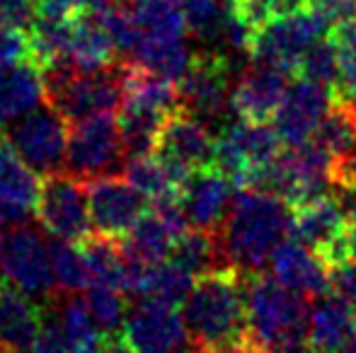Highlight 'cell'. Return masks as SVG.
I'll return each instance as SVG.
<instances>
[{
	"mask_svg": "<svg viewBox=\"0 0 356 353\" xmlns=\"http://www.w3.org/2000/svg\"><path fill=\"white\" fill-rule=\"evenodd\" d=\"M330 39L337 51L339 66V94L356 102V19L330 29Z\"/></svg>",
	"mask_w": 356,
	"mask_h": 353,
	"instance_id": "obj_39",
	"label": "cell"
},
{
	"mask_svg": "<svg viewBox=\"0 0 356 353\" xmlns=\"http://www.w3.org/2000/svg\"><path fill=\"white\" fill-rule=\"evenodd\" d=\"M177 102L207 126L220 123L230 107V61L220 51L192 53L187 71L177 83Z\"/></svg>",
	"mask_w": 356,
	"mask_h": 353,
	"instance_id": "obj_7",
	"label": "cell"
},
{
	"mask_svg": "<svg viewBox=\"0 0 356 353\" xmlns=\"http://www.w3.org/2000/svg\"><path fill=\"white\" fill-rule=\"evenodd\" d=\"M310 143L320 148L332 162L354 155L356 148V102L337 94L325 117L315 126Z\"/></svg>",
	"mask_w": 356,
	"mask_h": 353,
	"instance_id": "obj_26",
	"label": "cell"
},
{
	"mask_svg": "<svg viewBox=\"0 0 356 353\" xmlns=\"http://www.w3.org/2000/svg\"><path fill=\"white\" fill-rule=\"evenodd\" d=\"M29 353H66V336H63L61 325L44 317V325L39 329Z\"/></svg>",
	"mask_w": 356,
	"mask_h": 353,
	"instance_id": "obj_43",
	"label": "cell"
},
{
	"mask_svg": "<svg viewBox=\"0 0 356 353\" xmlns=\"http://www.w3.org/2000/svg\"><path fill=\"white\" fill-rule=\"evenodd\" d=\"M245 312H248V339L257 349L269 353L279 344L305 336L308 307L305 298L296 295L272 273L248 271L243 276Z\"/></svg>",
	"mask_w": 356,
	"mask_h": 353,
	"instance_id": "obj_3",
	"label": "cell"
},
{
	"mask_svg": "<svg viewBox=\"0 0 356 353\" xmlns=\"http://www.w3.org/2000/svg\"><path fill=\"white\" fill-rule=\"evenodd\" d=\"M194 278L197 276H192V273L184 271L182 266H177L170 259L150 264L141 298H150V300L165 302V305L182 307V302L187 300L189 291L194 286Z\"/></svg>",
	"mask_w": 356,
	"mask_h": 353,
	"instance_id": "obj_35",
	"label": "cell"
},
{
	"mask_svg": "<svg viewBox=\"0 0 356 353\" xmlns=\"http://www.w3.org/2000/svg\"><path fill=\"white\" fill-rule=\"evenodd\" d=\"M334 97H337V92L318 85V83L305 80V78L289 83L282 104L274 114V126H277L274 131L282 138V143H286L289 148L308 143L320 119L334 102Z\"/></svg>",
	"mask_w": 356,
	"mask_h": 353,
	"instance_id": "obj_17",
	"label": "cell"
},
{
	"mask_svg": "<svg viewBox=\"0 0 356 353\" xmlns=\"http://www.w3.org/2000/svg\"><path fill=\"white\" fill-rule=\"evenodd\" d=\"M182 5L187 32L202 42L220 37L225 17L233 10V0H182Z\"/></svg>",
	"mask_w": 356,
	"mask_h": 353,
	"instance_id": "obj_38",
	"label": "cell"
},
{
	"mask_svg": "<svg viewBox=\"0 0 356 353\" xmlns=\"http://www.w3.org/2000/svg\"><path fill=\"white\" fill-rule=\"evenodd\" d=\"M129 8L143 34L184 37L187 32L182 0H129Z\"/></svg>",
	"mask_w": 356,
	"mask_h": 353,
	"instance_id": "obj_34",
	"label": "cell"
},
{
	"mask_svg": "<svg viewBox=\"0 0 356 353\" xmlns=\"http://www.w3.org/2000/svg\"><path fill=\"white\" fill-rule=\"evenodd\" d=\"M0 138H3V133H0Z\"/></svg>",
	"mask_w": 356,
	"mask_h": 353,
	"instance_id": "obj_49",
	"label": "cell"
},
{
	"mask_svg": "<svg viewBox=\"0 0 356 353\" xmlns=\"http://www.w3.org/2000/svg\"><path fill=\"white\" fill-rule=\"evenodd\" d=\"M131 58L138 66L148 68L150 73L168 80L177 83L182 78V73L189 66V53L187 44L182 37H158V34H143L138 42L136 51L131 53Z\"/></svg>",
	"mask_w": 356,
	"mask_h": 353,
	"instance_id": "obj_31",
	"label": "cell"
},
{
	"mask_svg": "<svg viewBox=\"0 0 356 353\" xmlns=\"http://www.w3.org/2000/svg\"><path fill=\"white\" fill-rule=\"evenodd\" d=\"M66 66L80 73L104 71L117 66V46L99 19L88 12L73 15V34Z\"/></svg>",
	"mask_w": 356,
	"mask_h": 353,
	"instance_id": "obj_24",
	"label": "cell"
},
{
	"mask_svg": "<svg viewBox=\"0 0 356 353\" xmlns=\"http://www.w3.org/2000/svg\"><path fill=\"white\" fill-rule=\"evenodd\" d=\"M296 76L305 78V80H310V83H318V85L339 94L337 51H334V44H332V39H330V34H323V37L315 39V42L305 49L298 66H296Z\"/></svg>",
	"mask_w": 356,
	"mask_h": 353,
	"instance_id": "obj_36",
	"label": "cell"
},
{
	"mask_svg": "<svg viewBox=\"0 0 356 353\" xmlns=\"http://www.w3.org/2000/svg\"><path fill=\"white\" fill-rule=\"evenodd\" d=\"M44 325V307L8 281L0 283V351L29 353Z\"/></svg>",
	"mask_w": 356,
	"mask_h": 353,
	"instance_id": "obj_21",
	"label": "cell"
},
{
	"mask_svg": "<svg viewBox=\"0 0 356 353\" xmlns=\"http://www.w3.org/2000/svg\"><path fill=\"white\" fill-rule=\"evenodd\" d=\"M49 266H51L54 286L63 293H80L90 286V273L85 264L83 250L78 242H68L61 237H54L47 245Z\"/></svg>",
	"mask_w": 356,
	"mask_h": 353,
	"instance_id": "obj_33",
	"label": "cell"
},
{
	"mask_svg": "<svg viewBox=\"0 0 356 353\" xmlns=\"http://www.w3.org/2000/svg\"><path fill=\"white\" fill-rule=\"evenodd\" d=\"M124 150L114 114H95L68 123L66 172L88 182L119 165Z\"/></svg>",
	"mask_w": 356,
	"mask_h": 353,
	"instance_id": "obj_10",
	"label": "cell"
},
{
	"mask_svg": "<svg viewBox=\"0 0 356 353\" xmlns=\"http://www.w3.org/2000/svg\"><path fill=\"white\" fill-rule=\"evenodd\" d=\"M32 49H29V34L24 27L13 24H0V68L17 66L29 61Z\"/></svg>",
	"mask_w": 356,
	"mask_h": 353,
	"instance_id": "obj_41",
	"label": "cell"
},
{
	"mask_svg": "<svg viewBox=\"0 0 356 353\" xmlns=\"http://www.w3.org/2000/svg\"><path fill=\"white\" fill-rule=\"evenodd\" d=\"M349 221L334 196H318L289 211V237L303 242L320 259L334 268L349 261Z\"/></svg>",
	"mask_w": 356,
	"mask_h": 353,
	"instance_id": "obj_9",
	"label": "cell"
},
{
	"mask_svg": "<svg viewBox=\"0 0 356 353\" xmlns=\"http://www.w3.org/2000/svg\"><path fill=\"white\" fill-rule=\"evenodd\" d=\"M122 336L136 353H184L192 341L182 312L150 298L127 310Z\"/></svg>",
	"mask_w": 356,
	"mask_h": 353,
	"instance_id": "obj_14",
	"label": "cell"
},
{
	"mask_svg": "<svg viewBox=\"0 0 356 353\" xmlns=\"http://www.w3.org/2000/svg\"><path fill=\"white\" fill-rule=\"evenodd\" d=\"M168 259L182 266L192 276L233 266L225 257L218 230H199V227H187L182 235H177Z\"/></svg>",
	"mask_w": 356,
	"mask_h": 353,
	"instance_id": "obj_28",
	"label": "cell"
},
{
	"mask_svg": "<svg viewBox=\"0 0 356 353\" xmlns=\"http://www.w3.org/2000/svg\"><path fill=\"white\" fill-rule=\"evenodd\" d=\"M0 273L10 286L32 298H51L54 276L49 250L34 227L17 223L0 232Z\"/></svg>",
	"mask_w": 356,
	"mask_h": 353,
	"instance_id": "obj_11",
	"label": "cell"
},
{
	"mask_svg": "<svg viewBox=\"0 0 356 353\" xmlns=\"http://www.w3.org/2000/svg\"><path fill=\"white\" fill-rule=\"evenodd\" d=\"M8 141L34 172L51 175L66 162L68 121L44 102L13 123Z\"/></svg>",
	"mask_w": 356,
	"mask_h": 353,
	"instance_id": "obj_12",
	"label": "cell"
},
{
	"mask_svg": "<svg viewBox=\"0 0 356 353\" xmlns=\"http://www.w3.org/2000/svg\"><path fill=\"white\" fill-rule=\"evenodd\" d=\"M153 153L184 172L207 170L213 167L216 138L207 123L192 117L187 109L175 107L165 117Z\"/></svg>",
	"mask_w": 356,
	"mask_h": 353,
	"instance_id": "obj_16",
	"label": "cell"
},
{
	"mask_svg": "<svg viewBox=\"0 0 356 353\" xmlns=\"http://www.w3.org/2000/svg\"><path fill=\"white\" fill-rule=\"evenodd\" d=\"M32 213H27L24 208L13 206L10 201L0 198V227H8V225H17V223H24Z\"/></svg>",
	"mask_w": 356,
	"mask_h": 353,
	"instance_id": "obj_45",
	"label": "cell"
},
{
	"mask_svg": "<svg viewBox=\"0 0 356 353\" xmlns=\"http://www.w3.org/2000/svg\"><path fill=\"white\" fill-rule=\"evenodd\" d=\"M85 307H88L90 317L104 336L119 334V327L124 325V317H127V300H124L122 291L90 283L88 295H85Z\"/></svg>",
	"mask_w": 356,
	"mask_h": 353,
	"instance_id": "obj_37",
	"label": "cell"
},
{
	"mask_svg": "<svg viewBox=\"0 0 356 353\" xmlns=\"http://www.w3.org/2000/svg\"><path fill=\"white\" fill-rule=\"evenodd\" d=\"M323 34L325 29L313 17V12L303 8L298 12L284 15V17H277L254 29L248 56L252 58V63L296 73V66H298L305 49Z\"/></svg>",
	"mask_w": 356,
	"mask_h": 353,
	"instance_id": "obj_13",
	"label": "cell"
},
{
	"mask_svg": "<svg viewBox=\"0 0 356 353\" xmlns=\"http://www.w3.org/2000/svg\"><path fill=\"white\" fill-rule=\"evenodd\" d=\"M182 317L192 344L233 346L248 339V312L240 268L225 266L194 278Z\"/></svg>",
	"mask_w": 356,
	"mask_h": 353,
	"instance_id": "obj_2",
	"label": "cell"
},
{
	"mask_svg": "<svg viewBox=\"0 0 356 353\" xmlns=\"http://www.w3.org/2000/svg\"><path fill=\"white\" fill-rule=\"evenodd\" d=\"M330 167L332 160L315 143L308 141L279 153L259 179L257 189H267L289 208H296L325 196L330 189Z\"/></svg>",
	"mask_w": 356,
	"mask_h": 353,
	"instance_id": "obj_6",
	"label": "cell"
},
{
	"mask_svg": "<svg viewBox=\"0 0 356 353\" xmlns=\"http://www.w3.org/2000/svg\"><path fill=\"white\" fill-rule=\"evenodd\" d=\"M267 189H240L218 227L228 261L245 271H262L272 252L289 237V211Z\"/></svg>",
	"mask_w": 356,
	"mask_h": 353,
	"instance_id": "obj_1",
	"label": "cell"
},
{
	"mask_svg": "<svg viewBox=\"0 0 356 353\" xmlns=\"http://www.w3.org/2000/svg\"><path fill=\"white\" fill-rule=\"evenodd\" d=\"M102 353H136V351L127 344V339H124L122 334H109V336H104Z\"/></svg>",
	"mask_w": 356,
	"mask_h": 353,
	"instance_id": "obj_46",
	"label": "cell"
},
{
	"mask_svg": "<svg viewBox=\"0 0 356 353\" xmlns=\"http://www.w3.org/2000/svg\"><path fill=\"white\" fill-rule=\"evenodd\" d=\"M339 353H356V325H354V332H352V336L347 339V344L342 346V351Z\"/></svg>",
	"mask_w": 356,
	"mask_h": 353,
	"instance_id": "obj_48",
	"label": "cell"
},
{
	"mask_svg": "<svg viewBox=\"0 0 356 353\" xmlns=\"http://www.w3.org/2000/svg\"><path fill=\"white\" fill-rule=\"evenodd\" d=\"M286 87H289V73L286 71L252 63L230 89L228 104L238 114V119L252 123H267L277 114Z\"/></svg>",
	"mask_w": 356,
	"mask_h": 353,
	"instance_id": "obj_18",
	"label": "cell"
},
{
	"mask_svg": "<svg viewBox=\"0 0 356 353\" xmlns=\"http://www.w3.org/2000/svg\"><path fill=\"white\" fill-rule=\"evenodd\" d=\"M168 114L170 112H163V109L122 99V107H119V117H117L122 150L129 157L153 153L155 143H158V133L163 128V121Z\"/></svg>",
	"mask_w": 356,
	"mask_h": 353,
	"instance_id": "obj_29",
	"label": "cell"
},
{
	"mask_svg": "<svg viewBox=\"0 0 356 353\" xmlns=\"http://www.w3.org/2000/svg\"><path fill=\"white\" fill-rule=\"evenodd\" d=\"M308 8V0H233V12L252 29Z\"/></svg>",
	"mask_w": 356,
	"mask_h": 353,
	"instance_id": "obj_40",
	"label": "cell"
},
{
	"mask_svg": "<svg viewBox=\"0 0 356 353\" xmlns=\"http://www.w3.org/2000/svg\"><path fill=\"white\" fill-rule=\"evenodd\" d=\"M122 66L80 73L61 63L47 71V99L68 123L95 114H114L122 107Z\"/></svg>",
	"mask_w": 356,
	"mask_h": 353,
	"instance_id": "obj_4",
	"label": "cell"
},
{
	"mask_svg": "<svg viewBox=\"0 0 356 353\" xmlns=\"http://www.w3.org/2000/svg\"><path fill=\"white\" fill-rule=\"evenodd\" d=\"M308 10L325 29V34L356 19V0H308Z\"/></svg>",
	"mask_w": 356,
	"mask_h": 353,
	"instance_id": "obj_42",
	"label": "cell"
},
{
	"mask_svg": "<svg viewBox=\"0 0 356 353\" xmlns=\"http://www.w3.org/2000/svg\"><path fill=\"white\" fill-rule=\"evenodd\" d=\"M90 0H37L34 12L37 15H54V17H71L88 8Z\"/></svg>",
	"mask_w": 356,
	"mask_h": 353,
	"instance_id": "obj_44",
	"label": "cell"
},
{
	"mask_svg": "<svg viewBox=\"0 0 356 353\" xmlns=\"http://www.w3.org/2000/svg\"><path fill=\"white\" fill-rule=\"evenodd\" d=\"M272 276L300 298H318L330 291V268L303 242L286 237L269 257Z\"/></svg>",
	"mask_w": 356,
	"mask_h": 353,
	"instance_id": "obj_20",
	"label": "cell"
},
{
	"mask_svg": "<svg viewBox=\"0 0 356 353\" xmlns=\"http://www.w3.org/2000/svg\"><path fill=\"white\" fill-rule=\"evenodd\" d=\"M42 177L17 155L8 138H0V198L34 213Z\"/></svg>",
	"mask_w": 356,
	"mask_h": 353,
	"instance_id": "obj_30",
	"label": "cell"
},
{
	"mask_svg": "<svg viewBox=\"0 0 356 353\" xmlns=\"http://www.w3.org/2000/svg\"><path fill=\"white\" fill-rule=\"evenodd\" d=\"M47 99V73L34 61L0 68V128L10 126Z\"/></svg>",
	"mask_w": 356,
	"mask_h": 353,
	"instance_id": "obj_22",
	"label": "cell"
},
{
	"mask_svg": "<svg viewBox=\"0 0 356 353\" xmlns=\"http://www.w3.org/2000/svg\"><path fill=\"white\" fill-rule=\"evenodd\" d=\"M347 250H349V261H356V221H349V227H347Z\"/></svg>",
	"mask_w": 356,
	"mask_h": 353,
	"instance_id": "obj_47",
	"label": "cell"
},
{
	"mask_svg": "<svg viewBox=\"0 0 356 353\" xmlns=\"http://www.w3.org/2000/svg\"><path fill=\"white\" fill-rule=\"evenodd\" d=\"M356 325L354 310L334 295L332 291L315 298L313 310H308L305 336L315 353H339Z\"/></svg>",
	"mask_w": 356,
	"mask_h": 353,
	"instance_id": "obj_23",
	"label": "cell"
},
{
	"mask_svg": "<svg viewBox=\"0 0 356 353\" xmlns=\"http://www.w3.org/2000/svg\"><path fill=\"white\" fill-rule=\"evenodd\" d=\"M192 172H184L179 167L170 165L168 160L158 155V153H145V155H134L124 165V179L148 198L150 206L153 203L172 201L179 198L182 184Z\"/></svg>",
	"mask_w": 356,
	"mask_h": 353,
	"instance_id": "obj_25",
	"label": "cell"
},
{
	"mask_svg": "<svg viewBox=\"0 0 356 353\" xmlns=\"http://www.w3.org/2000/svg\"><path fill=\"white\" fill-rule=\"evenodd\" d=\"M34 213L39 225L51 237L83 242L88 235H92L85 182L68 172H51L42 177Z\"/></svg>",
	"mask_w": 356,
	"mask_h": 353,
	"instance_id": "obj_8",
	"label": "cell"
},
{
	"mask_svg": "<svg viewBox=\"0 0 356 353\" xmlns=\"http://www.w3.org/2000/svg\"><path fill=\"white\" fill-rule=\"evenodd\" d=\"M230 189L233 184L216 167L192 172L179 191V206L187 218V225L199 230H218L233 198Z\"/></svg>",
	"mask_w": 356,
	"mask_h": 353,
	"instance_id": "obj_19",
	"label": "cell"
},
{
	"mask_svg": "<svg viewBox=\"0 0 356 353\" xmlns=\"http://www.w3.org/2000/svg\"><path fill=\"white\" fill-rule=\"evenodd\" d=\"M282 153V138L267 123L238 119L228 123L216 138L213 167L233 187H259V179Z\"/></svg>",
	"mask_w": 356,
	"mask_h": 353,
	"instance_id": "obj_5",
	"label": "cell"
},
{
	"mask_svg": "<svg viewBox=\"0 0 356 353\" xmlns=\"http://www.w3.org/2000/svg\"><path fill=\"white\" fill-rule=\"evenodd\" d=\"M90 225L95 235L124 240L145 211L143 196L119 175H99L85 182Z\"/></svg>",
	"mask_w": 356,
	"mask_h": 353,
	"instance_id": "obj_15",
	"label": "cell"
},
{
	"mask_svg": "<svg viewBox=\"0 0 356 353\" xmlns=\"http://www.w3.org/2000/svg\"><path fill=\"white\" fill-rule=\"evenodd\" d=\"M177 235H182V232L175 225H170L158 211L150 208V211H143L138 216V221L131 225L127 237L119 240V245L124 247L127 255L148 261V264H158V261H165L170 257Z\"/></svg>",
	"mask_w": 356,
	"mask_h": 353,
	"instance_id": "obj_27",
	"label": "cell"
},
{
	"mask_svg": "<svg viewBox=\"0 0 356 353\" xmlns=\"http://www.w3.org/2000/svg\"><path fill=\"white\" fill-rule=\"evenodd\" d=\"M88 264L90 283L109 286L124 293V252L119 240H109L102 235H88L78 242Z\"/></svg>",
	"mask_w": 356,
	"mask_h": 353,
	"instance_id": "obj_32",
	"label": "cell"
}]
</instances>
